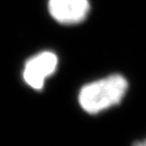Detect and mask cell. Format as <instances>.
Returning a JSON list of instances; mask_svg holds the SVG:
<instances>
[{
  "label": "cell",
  "instance_id": "6da1fadb",
  "mask_svg": "<svg viewBox=\"0 0 146 146\" xmlns=\"http://www.w3.org/2000/svg\"><path fill=\"white\" fill-rule=\"evenodd\" d=\"M129 89L128 79L113 73L84 84L79 89L77 100L85 113L98 115L120 105Z\"/></svg>",
  "mask_w": 146,
  "mask_h": 146
},
{
  "label": "cell",
  "instance_id": "277c9868",
  "mask_svg": "<svg viewBox=\"0 0 146 146\" xmlns=\"http://www.w3.org/2000/svg\"><path fill=\"white\" fill-rule=\"evenodd\" d=\"M132 146H146V139L142 140V141H137L133 144Z\"/></svg>",
  "mask_w": 146,
  "mask_h": 146
},
{
  "label": "cell",
  "instance_id": "7a4b0ae2",
  "mask_svg": "<svg viewBox=\"0 0 146 146\" xmlns=\"http://www.w3.org/2000/svg\"><path fill=\"white\" fill-rule=\"evenodd\" d=\"M58 56L51 51H43L27 60L23 71V78L31 88L41 90L46 79L57 70Z\"/></svg>",
  "mask_w": 146,
  "mask_h": 146
},
{
  "label": "cell",
  "instance_id": "3957f363",
  "mask_svg": "<svg viewBox=\"0 0 146 146\" xmlns=\"http://www.w3.org/2000/svg\"><path fill=\"white\" fill-rule=\"evenodd\" d=\"M50 15L58 23L73 25L81 23L90 11L89 0H49Z\"/></svg>",
  "mask_w": 146,
  "mask_h": 146
}]
</instances>
